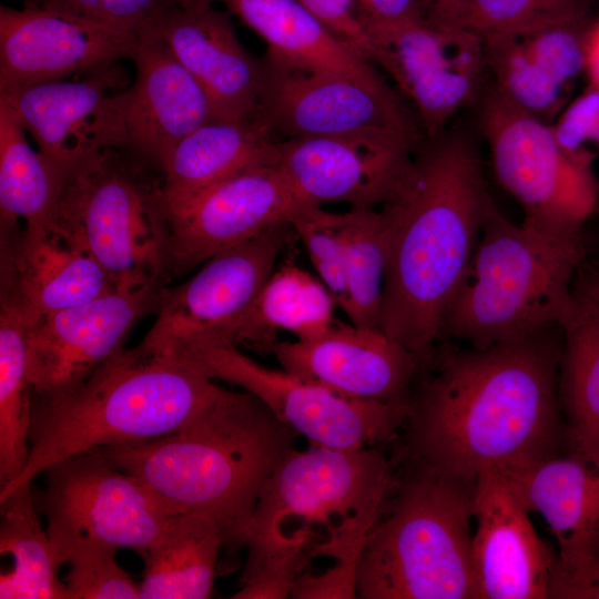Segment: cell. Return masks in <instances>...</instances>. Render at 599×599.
<instances>
[{
    "label": "cell",
    "instance_id": "obj_1",
    "mask_svg": "<svg viewBox=\"0 0 599 599\" xmlns=\"http://www.w3.org/2000/svg\"><path fill=\"white\" fill-rule=\"evenodd\" d=\"M557 328V327H556ZM552 329L487 348H446L410 394L414 461L474 486L556 456L565 440Z\"/></svg>",
    "mask_w": 599,
    "mask_h": 599
},
{
    "label": "cell",
    "instance_id": "obj_2",
    "mask_svg": "<svg viewBox=\"0 0 599 599\" xmlns=\"http://www.w3.org/2000/svg\"><path fill=\"white\" fill-rule=\"evenodd\" d=\"M493 201L465 138H425L382 205L387 264L378 327L423 357L441 336L446 308Z\"/></svg>",
    "mask_w": 599,
    "mask_h": 599
},
{
    "label": "cell",
    "instance_id": "obj_3",
    "mask_svg": "<svg viewBox=\"0 0 599 599\" xmlns=\"http://www.w3.org/2000/svg\"><path fill=\"white\" fill-rule=\"evenodd\" d=\"M394 478L377 446L290 450L265 480L244 537L235 599H284L315 559L358 568Z\"/></svg>",
    "mask_w": 599,
    "mask_h": 599
},
{
    "label": "cell",
    "instance_id": "obj_4",
    "mask_svg": "<svg viewBox=\"0 0 599 599\" xmlns=\"http://www.w3.org/2000/svg\"><path fill=\"white\" fill-rule=\"evenodd\" d=\"M295 433L247 392L227 390L207 412L164 436L102 447L175 515L210 518L225 549L244 548L261 489L294 448Z\"/></svg>",
    "mask_w": 599,
    "mask_h": 599
},
{
    "label": "cell",
    "instance_id": "obj_5",
    "mask_svg": "<svg viewBox=\"0 0 599 599\" xmlns=\"http://www.w3.org/2000/svg\"><path fill=\"white\" fill-rule=\"evenodd\" d=\"M226 392L174 358L122 346L73 392L52 400L33 397L29 458L18 479L0 489V498L72 455L175 432Z\"/></svg>",
    "mask_w": 599,
    "mask_h": 599
},
{
    "label": "cell",
    "instance_id": "obj_6",
    "mask_svg": "<svg viewBox=\"0 0 599 599\" xmlns=\"http://www.w3.org/2000/svg\"><path fill=\"white\" fill-rule=\"evenodd\" d=\"M582 232L517 225L494 204L443 319L441 336L487 348L559 327L586 261Z\"/></svg>",
    "mask_w": 599,
    "mask_h": 599
},
{
    "label": "cell",
    "instance_id": "obj_7",
    "mask_svg": "<svg viewBox=\"0 0 599 599\" xmlns=\"http://www.w3.org/2000/svg\"><path fill=\"white\" fill-rule=\"evenodd\" d=\"M474 486L416 461L368 532L357 598L480 599L470 531Z\"/></svg>",
    "mask_w": 599,
    "mask_h": 599
},
{
    "label": "cell",
    "instance_id": "obj_8",
    "mask_svg": "<svg viewBox=\"0 0 599 599\" xmlns=\"http://www.w3.org/2000/svg\"><path fill=\"white\" fill-rule=\"evenodd\" d=\"M120 151L103 150L68 174L50 229L93 256L116 291L169 284L172 230L162 175Z\"/></svg>",
    "mask_w": 599,
    "mask_h": 599
},
{
    "label": "cell",
    "instance_id": "obj_9",
    "mask_svg": "<svg viewBox=\"0 0 599 599\" xmlns=\"http://www.w3.org/2000/svg\"><path fill=\"white\" fill-rule=\"evenodd\" d=\"M171 358L252 394L311 445L335 449L377 446L396 437L410 412L409 403L359 399L283 368L263 366L242 353L229 334L197 338Z\"/></svg>",
    "mask_w": 599,
    "mask_h": 599
},
{
    "label": "cell",
    "instance_id": "obj_10",
    "mask_svg": "<svg viewBox=\"0 0 599 599\" xmlns=\"http://www.w3.org/2000/svg\"><path fill=\"white\" fill-rule=\"evenodd\" d=\"M43 474L45 487L35 502L60 565L91 546L140 554L176 516L143 483L115 467L102 447L67 457Z\"/></svg>",
    "mask_w": 599,
    "mask_h": 599
},
{
    "label": "cell",
    "instance_id": "obj_11",
    "mask_svg": "<svg viewBox=\"0 0 599 599\" xmlns=\"http://www.w3.org/2000/svg\"><path fill=\"white\" fill-rule=\"evenodd\" d=\"M480 125L495 176L520 204L524 223L549 233L582 232L599 202L591 166L568 156L551 125L496 88L483 100Z\"/></svg>",
    "mask_w": 599,
    "mask_h": 599
},
{
    "label": "cell",
    "instance_id": "obj_12",
    "mask_svg": "<svg viewBox=\"0 0 599 599\" xmlns=\"http://www.w3.org/2000/svg\"><path fill=\"white\" fill-rule=\"evenodd\" d=\"M258 116L287 139L384 134L419 145L420 123L392 87L376 89L348 78L263 61Z\"/></svg>",
    "mask_w": 599,
    "mask_h": 599
},
{
    "label": "cell",
    "instance_id": "obj_13",
    "mask_svg": "<svg viewBox=\"0 0 599 599\" xmlns=\"http://www.w3.org/2000/svg\"><path fill=\"white\" fill-rule=\"evenodd\" d=\"M293 233L290 223L277 224L219 252L185 283L166 286L155 322L138 347L151 355L172 357L207 334H230L232 323L253 304L273 274Z\"/></svg>",
    "mask_w": 599,
    "mask_h": 599
},
{
    "label": "cell",
    "instance_id": "obj_14",
    "mask_svg": "<svg viewBox=\"0 0 599 599\" xmlns=\"http://www.w3.org/2000/svg\"><path fill=\"white\" fill-rule=\"evenodd\" d=\"M167 284L114 291L44 316L27 328V374L33 397L52 400L77 389L155 313Z\"/></svg>",
    "mask_w": 599,
    "mask_h": 599
},
{
    "label": "cell",
    "instance_id": "obj_15",
    "mask_svg": "<svg viewBox=\"0 0 599 599\" xmlns=\"http://www.w3.org/2000/svg\"><path fill=\"white\" fill-rule=\"evenodd\" d=\"M375 64L412 102L426 138L444 133L450 116L476 95L486 68L480 35L427 18L376 39Z\"/></svg>",
    "mask_w": 599,
    "mask_h": 599
},
{
    "label": "cell",
    "instance_id": "obj_16",
    "mask_svg": "<svg viewBox=\"0 0 599 599\" xmlns=\"http://www.w3.org/2000/svg\"><path fill=\"white\" fill-rule=\"evenodd\" d=\"M123 71L114 63L81 80H59L0 91L32 135L40 154L64 177L106 149L123 150Z\"/></svg>",
    "mask_w": 599,
    "mask_h": 599
},
{
    "label": "cell",
    "instance_id": "obj_17",
    "mask_svg": "<svg viewBox=\"0 0 599 599\" xmlns=\"http://www.w3.org/2000/svg\"><path fill=\"white\" fill-rule=\"evenodd\" d=\"M419 145L374 133L293 138L277 141L274 165L301 203L375 207L390 199Z\"/></svg>",
    "mask_w": 599,
    "mask_h": 599
},
{
    "label": "cell",
    "instance_id": "obj_18",
    "mask_svg": "<svg viewBox=\"0 0 599 599\" xmlns=\"http://www.w3.org/2000/svg\"><path fill=\"white\" fill-rule=\"evenodd\" d=\"M300 204L274 164L240 171L167 210L174 275L290 220Z\"/></svg>",
    "mask_w": 599,
    "mask_h": 599
},
{
    "label": "cell",
    "instance_id": "obj_19",
    "mask_svg": "<svg viewBox=\"0 0 599 599\" xmlns=\"http://www.w3.org/2000/svg\"><path fill=\"white\" fill-rule=\"evenodd\" d=\"M281 367L341 394L382 403H409L422 357L377 327L337 319L307 339L275 342Z\"/></svg>",
    "mask_w": 599,
    "mask_h": 599
},
{
    "label": "cell",
    "instance_id": "obj_20",
    "mask_svg": "<svg viewBox=\"0 0 599 599\" xmlns=\"http://www.w3.org/2000/svg\"><path fill=\"white\" fill-rule=\"evenodd\" d=\"M138 37L61 13L0 7V91L65 80L131 59Z\"/></svg>",
    "mask_w": 599,
    "mask_h": 599
},
{
    "label": "cell",
    "instance_id": "obj_21",
    "mask_svg": "<svg viewBox=\"0 0 599 599\" xmlns=\"http://www.w3.org/2000/svg\"><path fill=\"white\" fill-rule=\"evenodd\" d=\"M473 559L480 599H544L559 567L536 534L529 511L497 473L480 475L474 486Z\"/></svg>",
    "mask_w": 599,
    "mask_h": 599
},
{
    "label": "cell",
    "instance_id": "obj_22",
    "mask_svg": "<svg viewBox=\"0 0 599 599\" xmlns=\"http://www.w3.org/2000/svg\"><path fill=\"white\" fill-rule=\"evenodd\" d=\"M130 60L135 79L122 91L123 151L161 171L181 140L217 118L205 91L154 32L138 38Z\"/></svg>",
    "mask_w": 599,
    "mask_h": 599
},
{
    "label": "cell",
    "instance_id": "obj_23",
    "mask_svg": "<svg viewBox=\"0 0 599 599\" xmlns=\"http://www.w3.org/2000/svg\"><path fill=\"white\" fill-rule=\"evenodd\" d=\"M205 91L222 120L258 116L263 62L241 44L226 14L212 7L166 12L153 31Z\"/></svg>",
    "mask_w": 599,
    "mask_h": 599
},
{
    "label": "cell",
    "instance_id": "obj_24",
    "mask_svg": "<svg viewBox=\"0 0 599 599\" xmlns=\"http://www.w3.org/2000/svg\"><path fill=\"white\" fill-rule=\"evenodd\" d=\"M2 246L1 291L33 326L44 316L116 291L103 267L54 230H23Z\"/></svg>",
    "mask_w": 599,
    "mask_h": 599
},
{
    "label": "cell",
    "instance_id": "obj_25",
    "mask_svg": "<svg viewBox=\"0 0 599 599\" xmlns=\"http://www.w3.org/2000/svg\"><path fill=\"white\" fill-rule=\"evenodd\" d=\"M224 3L267 44L266 57L304 70L386 89L369 60L341 40L296 0H215Z\"/></svg>",
    "mask_w": 599,
    "mask_h": 599
},
{
    "label": "cell",
    "instance_id": "obj_26",
    "mask_svg": "<svg viewBox=\"0 0 599 599\" xmlns=\"http://www.w3.org/2000/svg\"><path fill=\"white\" fill-rule=\"evenodd\" d=\"M274 136L260 116L213 119L192 131L174 146L161 169L166 209L184 205L240 171L274 164Z\"/></svg>",
    "mask_w": 599,
    "mask_h": 599
},
{
    "label": "cell",
    "instance_id": "obj_27",
    "mask_svg": "<svg viewBox=\"0 0 599 599\" xmlns=\"http://www.w3.org/2000/svg\"><path fill=\"white\" fill-rule=\"evenodd\" d=\"M501 476L521 505L546 520L559 546L555 583L566 578L599 510V466L556 455Z\"/></svg>",
    "mask_w": 599,
    "mask_h": 599
},
{
    "label": "cell",
    "instance_id": "obj_28",
    "mask_svg": "<svg viewBox=\"0 0 599 599\" xmlns=\"http://www.w3.org/2000/svg\"><path fill=\"white\" fill-rule=\"evenodd\" d=\"M558 395L568 455L599 466V307L575 290L561 321Z\"/></svg>",
    "mask_w": 599,
    "mask_h": 599
},
{
    "label": "cell",
    "instance_id": "obj_29",
    "mask_svg": "<svg viewBox=\"0 0 599 599\" xmlns=\"http://www.w3.org/2000/svg\"><path fill=\"white\" fill-rule=\"evenodd\" d=\"M225 539L207 517L176 515L163 535L140 552V599H204L213 591Z\"/></svg>",
    "mask_w": 599,
    "mask_h": 599
},
{
    "label": "cell",
    "instance_id": "obj_30",
    "mask_svg": "<svg viewBox=\"0 0 599 599\" xmlns=\"http://www.w3.org/2000/svg\"><path fill=\"white\" fill-rule=\"evenodd\" d=\"M336 306L319 278L286 262L274 270L253 304L231 325L234 343L271 352L278 331L296 339L321 335L335 321Z\"/></svg>",
    "mask_w": 599,
    "mask_h": 599
},
{
    "label": "cell",
    "instance_id": "obj_31",
    "mask_svg": "<svg viewBox=\"0 0 599 599\" xmlns=\"http://www.w3.org/2000/svg\"><path fill=\"white\" fill-rule=\"evenodd\" d=\"M13 108L0 98L1 235L13 232L19 217L27 231L50 227L65 177L26 138Z\"/></svg>",
    "mask_w": 599,
    "mask_h": 599
},
{
    "label": "cell",
    "instance_id": "obj_32",
    "mask_svg": "<svg viewBox=\"0 0 599 599\" xmlns=\"http://www.w3.org/2000/svg\"><path fill=\"white\" fill-rule=\"evenodd\" d=\"M38 511L31 483L0 498V552L13 560L12 569L0 577L1 599H69Z\"/></svg>",
    "mask_w": 599,
    "mask_h": 599
},
{
    "label": "cell",
    "instance_id": "obj_33",
    "mask_svg": "<svg viewBox=\"0 0 599 599\" xmlns=\"http://www.w3.org/2000/svg\"><path fill=\"white\" fill-rule=\"evenodd\" d=\"M27 324L14 300L0 301V489L22 474L30 453L33 390L27 374Z\"/></svg>",
    "mask_w": 599,
    "mask_h": 599
},
{
    "label": "cell",
    "instance_id": "obj_34",
    "mask_svg": "<svg viewBox=\"0 0 599 599\" xmlns=\"http://www.w3.org/2000/svg\"><path fill=\"white\" fill-rule=\"evenodd\" d=\"M351 323L378 327L387 264V230L382 210L349 207L341 213Z\"/></svg>",
    "mask_w": 599,
    "mask_h": 599
},
{
    "label": "cell",
    "instance_id": "obj_35",
    "mask_svg": "<svg viewBox=\"0 0 599 599\" xmlns=\"http://www.w3.org/2000/svg\"><path fill=\"white\" fill-rule=\"evenodd\" d=\"M481 39L486 68L495 77L496 89L542 120L559 111L567 87L540 67L520 35L495 34Z\"/></svg>",
    "mask_w": 599,
    "mask_h": 599
},
{
    "label": "cell",
    "instance_id": "obj_36",
    "mask_svg": "<svg viewBox=\"0 0 599 599\" xmlns=\"http://www.w3.org/2000/svg\"><path fill=\"white\" fill-rule=\"evenodd\" d=\"M597 0H466L457 27L485 35H525L593 16Z\"/></svg>",
    "mask_w": 599,
    "mask_h": 599
},
{
    "label": "cell",
    "instance_id": "obj_37",
    "mask_svg": "<svg viewBox=\"0 0 599 599\" xmlns=\"http://www.w3.org/2000/svg\"><path fill=\"white\" fill-rule=\"evenodd\" d=\"M290 224L305 246L318 278L336 306L346 313L349 291L341 213L326 211L319 205L300 204Z\"/></svg>",
    "mask_w": 599,
    "mask_h": 599
},
{
    "label": "cell",
    "instance_id": "obj_38",
    "mask_svg": "<svg viewBox=\"0 0 599 599\" xmlns=\"http://www.w3.org/2000/svg\"><path fill=\"white\" fill-rule=\"evenodd\" d=\"M23 3L138 38L152 32L166 12L180 7L176 0H23Z\"/></svg>",
    "mask_w": 599,
    "mask_h": 599
},
{
    "label": "cell",
    "instance_id": "obj_39",
    "mask_svg": "<svg viewBox=\"0 0 599 599\" xmlns=\"http://www.w3.org/2000/svg\"><path fill=\"white\" fill-rule=\"evenodd\" d=\"M116 551L91 546L72 554L64 578L69 599H140V586L118 565Z\"/></svg>",
    "mask_w": 599,
    "mask_h": 599
},
{
    "label": "cell",
    "instance_id": "obj_40",
    "mask_svg": "<svg viewBox=\"0 0 599 599\" xmlns=\"http://www.w3.org/2000/svg\"><path fill=\"white\" fill-rule=\"evenodd\" d=\"M591 17L520 35L532 58L565 87L585 72V34Z\"/></svg>",
    "mask_w": 599,
    "mask_h": 599
},
{
    "label": "cell",
    "instance_id": "obj_41",
    "mask_svg": "<svg viewBox=\"0 0 599 599\" xmlns=\"http://www.w3.org/2000/svg\"><path fill=\"white\" fill-rule=\"evenodd\" d=\"M551 129L568 156L591 166L599 155V88L590 85L568 104Z\"/></svg>",
    "mask_w": 599,
    "mask_h": 599
},
{
    "label": "cell",
    "instance_id": "obj_42",
    "mask_svg": "<svg viewBox=\"0 0 599 599\" xmlns=\"http://www.w3.org/2000/svg\"><path fill=\"white\" fill-rule=\"evenodd\" d=\"M341 40L375 64L377 49L361 22L356 0H296Z\"/></svg>",
    "mask_w": 599,
    "mask_h": 599
},
{
    "label": "cell",
    "instance_id": "obj_43",
    "mask_svg": "<svg viewBox=\"0 0 599 599\" xmlns=\"http://www.w3.org/2000/svg\"><path fill=\"white\" fill-rule=\"evenodd\" d=\"M356 4L361 22L375 44L389 29L425 18L419 0H356Z\"/></svg>",
    "mask_w": 599,
    "mask_h": 599
},
{
    "label": "cell",
    "instance_id": "obj_44",
    "mask_svg": "<svg viewBox=\"0 0 599 599\" xmlns=\"http://www.w3.org/2000/svg\"><path fill=\"white\" fill-rule=\"evenodd\" d=\"M599 583V510L588 530L572 571L556 582L551 598L571 588Z\"/></svg>",
    "mask_w": 599,
    "mask_h": 599
},
{
    "label": "cell",
    "instance_id": "obj_45",
    "mask_svg": "<svg viewBox=\"0 0 599 599\" xmlns=\"http://www.w3.org/2000/svg\"><path fill=\"white\" fill-rule=\"evenodd\" d=\"M585 73L599 88V16H592L585 34Z\"/></svg>",
    "mask_w": 599,
    "mask_h": 599
},
{
    "label": "cell",
    "instance_id": "obj_46",
    "mask_svg": "<svg viewBox=\"0 0 599 599\" xmlns=\"http://www.w3.org/2000/svg\"><path fill=\"white\" fill-rule=\"evenodd\" d=\"M466 0H432L425 18L445 24L457 26Z\"/></svg>",
    "mask_w": 599,
    "mask_h": 599
},
{
    "label": "cell",
    "instance_id": "obj_47",
    "mask_svg": "<svg viewBox=\"0 0 599 599\" xmlns=\"http://www.w3.org/2000/svg\"><path fill=\"white\" fill-rule=\"evenodd\" d=\"M576 291L589 297L599 307V267L583 262L577 274Z\"/></svg>",
    "mask_w": 599,
    "mask_h": 599
},
{
    "label": "cell",
    "instance_id": "obj_48",
    "mask_svg": "<svg viewBox=\"0 0 599 599\" xmlns=\"http://www.w3.org/2000/svg\"><path fill=\"white\" fill-rule=\"evenodd\" d=\"M559 598L565 599H599V583L571 588L564 591Z\"/></svg>",
    "mask_w": 599,
    "mask_h": 599
},
{
    "label": "cell",
    "instance_id": "obj_49",
    "mask_svg": "<svg viewBox=\"0 0 599 599\" xmlns=\"http://www.w3.org/2000/svg\"><path fill=\"white\" fill-rule=\"evenodd\" d=\"M181 8L201 9L212 7L215 0H176Z\"/></svg>",
    "mask_w": 599,
    "mask_h": 599
},
{
    "label": "cell",
    "instance_id": "obj_50",
    "mask_svg": "<svg viewBox=\"0 0 599 599\" xmlns=\"http://www.w3.org/2000/svg\"><path fill=\"white\" fill-rule=\"evenodd\" d=\"M419 1H420L423 11H424V16H425V13H426L428 7H429L430 3H432V0H419Z\"/></svg>",
    "mask_w": 599,
    "mask_h": 599
},
{
    "label": "cell",
    "instance_id": "obj_51",
    "mask_svg": "<svg viewBox=\"0 0 599 599\" xmlns=\"http://www.w3.org/2000/svg\"><path fill=\"white\" fill-rule=\"evenodd\" d=\"M597 2H598V0H597Z\"/></svg>",
    "mask_w": 599,
    "mask_h": 599
}]
</instances>
